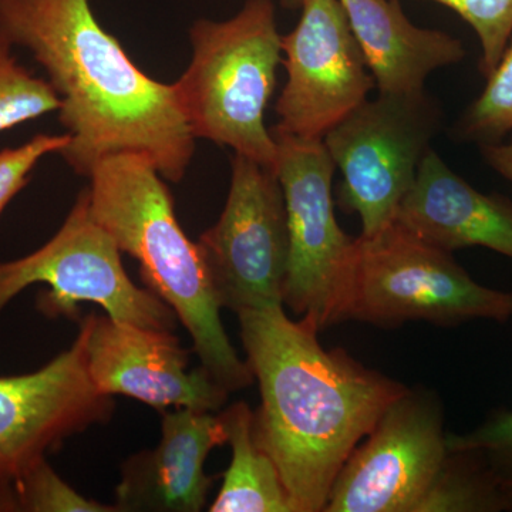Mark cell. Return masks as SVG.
Segmentation results:
<instances>
[{
	"instance_id": "obj_1",
	"label": "cell",
	"mask_w": 512,
	"mask_h": 512,
	"mask_svg": "<svg viewBox=\"0 0 512 512\" xmlns=\"http://www.w3.org/2000/svg\"><path fill=\"white\" fill-rule=\"evenodd\" d=\"M0 35L28 50L59 94V120L72 137L60 156L74 173L87 177L103 158L137 153L164 180H183L195 137L174 83L144 73L89 0H0Z\"/></svg>"
},
{
	"instance_id": "obj_2",
	"label": "cell",
	"mask_w": 512,
	"mask_h": 512,
	"mask_svg": "<svg viewBox=\"0 0 512 512\" xmlns=\"http://www.w3.org/2000/svg\"><path fill=\"white\" fill-rule=\"evenodd\" d=\"M259 383V446L274 460L295 512H323L336 477L407 387L320 345L319 329L284 305L238 313Z\"/></svg>"
},
{
	"instance_id": "obj_3",
	"label": "cell",
	"mask_w": 512,
	"mask_h": 512,
	"mask_svg": "<svg viewBox=\"0 0 512 512\" xmlns=\"http://www.w3.org/2000/svg\"><path fill=\"white\" fill-rule=\"evenodd\" d=\"M87 178L93 217L121 252L136 259L148 289L181 320L201 366L229 393L254 383L247 360L239 359L222 326L200 245L181 228L173 195L154 164L143 154H113Z\"/></svg>"
},
{
	"instance_id": "obj_4",
	"label": "cell",
	"mask_w": 512,
	"mask_h": 512,
	"mask_svg": "<svg viewBox=\"0 0 512 512\" xmlns=\"http://www.w3.org/2000/svg\"><path fill=\"white\" fill-rule=\"evenodd\" d=\"M190 40V66L174 87L192 136L275 171L278 141L265 124L282 63L274 2L247 0L234 18L197 20Z\"/></svg>"
},
{
	"instance_id": "obj_5",
	"label": "cell",
	"mask_w": 512,
	"mask_h": 512,
	"mask_svg": "<svg viewBox=\"0 0 512 512\" xmlns=\"http://www.w3.org/2000/svg\"><path fill=\"white\" fill-rule=\"evenodd\" d=\"M512 319V292L478 284L453 252L434 247L399 222L373 237H357L345 320L377 328L406 322L460 326Z\"/></svg>"
},
{
	"instance_id": "obj_6",
	"label": "cell",
	"mask_w": 512,
	"mask_h": 512,
	"mask_svg": "<svg viewBox=\"0 0 512 512\" xmlns=\"http://www.w3.org/2000/svg\"><path fill=\"white\" fill-rule=\"evenodd\" d=\"M121 254L93 217L83 190L55 237L32 254L0 262V313L30 285L45 284L37 308L50 318H76L80 303H96L117 322L173 332L177 315L156 293L131 281Z\"/></svg>"
},
{
	"instance_id": "obj_7",
	"label": "cell",
	"mask_w": 512,
	"mask_h": 512,
	"mask_svg": "<svg viewBox=\"0 0 512 512\" xmlns=\"http://www.w3.org/2000/svg\"><path fill=\"white\" fill-rule=\"evenodd\" d=\"M274 134L275 173L284 191L288 266L282 305L320 330L345 322L357 238L340 228L332 181L336 165L322 140Z\"/></svg>"
},
{
	"instance_id": "obj_8",
	"label": "cell",
	"mask_w": 512,
	"mask_h": 512,
	"mask_svg": "<svg viewBox=\"0 0 512 512\" xmlns=\"http://www.w3.org/2000/svg\"><path fill=\"white\" fill-rule=\"evenodd\" d=\"M443 119L440 104L426 92L377 94L323 137L342 173L338 204L359 215L362 237H373L396 221Z\"/></svg>"
},
{
	"instance_id": "obj_9",
	"label": "cell",
	"mask_w": 512,
	"mask_h": 512,
	"mask_svg": "<svg viewBox=\"0 0 512 512\" xmlns=\"http://www.w3.org/2000/svg\"><path fill=\"white\" fill-rule=\"evenodd\" d=\"M198 245L221 308L238 315L282 305L288 221L275 171L235 154L224 211Z\"/></svg>"
},
{
	"instance_id": "obj_10",
	"label": "cell",
	"mask_w": 512,
	"mask_h": 512,
	"mask_svg": "<svg viewBox=\"0 0 512 512\" xmlns=\"http://www.w3.org/2000/svg\"><path fill=\"white\" fill-rule=\"evenodd\" d=\"M447 437L439 399L407 389L346 461L323 512H416L446 461Z\"/></svg>"
},
{
	"instance_id": "obj_11",
	"label": "cell",
	"mask_w": 512,
	"mask_h": 512,
	"mask_svg": "<svg viewBox=\"0 0 512 512\" xmlns=\"http://www.w3.org/2000/svg\"><path fill=\"white\" fill-rule=\"evenodd\" d=\"M288 80L275 104V134L323 140L376 89L340 0H309L282 36Z\"/></svg>"
},
{
	"instance_id": "obj_12",
	"label": "cell",
	"mask_w": 512,
	"mask_h": 512,
	"mask_svg": "<svg viewBox=\"0 0 512 512\" xmlns=\"http://www.w3.org/2000/svg\"><path fill=\"white\" fill-rule=\"evenodd\" d=\"M113 412V397L90 379L79 330L69 349L36 372L0 377V476L16 480Z\"/></svg>"
},
{
	"instance_id": "obj_13",
	"label": "cell",
	"mask_w": 512,
	"mask_h": 512,
	"mask_svg": "<svg viewBox=\"0 0 512 512\" xmlns=\"http://www.w3.org/2000/svg\"><path fill=\"white\" fill-rule=\"evenodd\" d=\"M87 370L107 396H127L164 412L168 407L218 412L229 392L205 367L190 370V350L173 333L87 315L80 323Z\"/></svg>"
},
{
	"instance_id": "obj_14",
	"label": "cell",
	"mask_w": 512,
	"mask_h": 512,
	"mask_svg": "<svg viewBox=\"0 0 512 512\" xmlns=\"http://www.w3.org/2000/svg\"><path fill=\"white\" fill-rule=\"evenodd\" d=\"M160 443L126 460L116 488L117 512H198L217 478L205 463L228 443L221 414L194 409L163 412Z\"/></svg>"
},
{
	"instance_id": "obj_15",
	"label": "cell",
	"mask_w": 512,
	"mask_h": 512,
	"mask_svg": "<svg viewBox=\"0 0 512 512\" xmlns=\"http://www.w3.org/2000/svg\"><path fill=\"white\" fill-rule=\"evenodd\" d=\"M396 221L444 251L483 247L512 261V201L476 190L433 148L421 161Z\"/></svg>"
},
{
	"instance_id": "obj_16",
	"label": "cell",
	"mask_w": 512,
	"mask_h": 512,
	"mask_svg": "<svg viewBox=\"0 0 512 512\" xmlns=\"http://www.w3.org/2000/svg\"><path fill=\"white\" fill-rule=\"evenodd\" d=\"M377 94L426 92L427 77L460 63L466 49L457 37L413 25L399 0H340Z\"/></svg>"
},
{
	"instance_id": "obj_17",
	"label": "cell",
	"mask_w": 512,
	"mask_h": 512,
	"mask_svg": "<svg viewBox=\"0 0 512 512\" xmlns=\"http://www.w3.org/2000/svg\"><path fill=\"white\" fill-rule=\"evenodd\" d=\"M227 426L232 460L210 512H295L278 467L254 434V412L245 402L229 406Z\"/></svg>"
},
{
	"instance_id": "obj_18",
	"label": "cell",
	"mask_w": 512,
	"mask_h": 512,
	"mask_svg": "<svg viewBox=\"0 0 512 512\" xmlns=\"http://www.w3.org/2000/svg\"><path fill=\"white\" fill-rule=\"evenodd\" d=\"M512 510L504 481L483 454L450 451L439 476L416 512H500Z\"/></svg>"
},
{
	"instance_id": "obj_19",
	"label": "cell",
	"mask_w": 512,
	"mask_h": 512,
	"mask_svg": "<svg viewBox=\"0 0 512 512\" xmlns=\"http://www.w3.org/2000/svg\"><path fill=\"white\" fill-rule=\"evenodd\" d=\"M0 35V133L60 110L62 100L49 80L29 72Z\"/></svg>"
},
{
	"instance_id": "obj_20",
	"label": "cell",
	"mask_w": 512,
	"mask_h": 512,
	"mask_svg": "<svg viewBox=\"0 0 512 512\" xmlns=\"http://www.w3.org/2000/svg\"><path fill=\"white\" fill-rule=\"evenodd\" d=\"M487 80L454 127L458 137L478 146L503 141L512 130V42Z\"/></svg>"
},
{
	"instance_id": "obj_21",
	"label": "cell",
	"mask_w": 512,
	"mask_h": 512,
	"mask_svg": "<svg viewBox=\"0 0 512 512\" xmlns=\"http://www.w3.org/2000/svg\"><path fill=\"white\" fill-rule=\"evenodd\" d=\"M19 511L23 512H117L113 505L97 503L77 493L59 474L39 461L13 480Z\"/></svg>"
},
{
	"instance_id": "obj_22",
	"label": "cell",
	"mask_w": 512,
	"mask_h": 512,
	"mask_svg": "<svg viewBox=\"0 0 512 512\" xmlns=\"http://www.w3.org/2000/svg\"><path fill=\"white\" fill-rule=\"evenodd\" d=\"M461 16L473 28L481 46L480 72H494L512 36V0H431Z\"/></svg>"
},
{
	"instance_id": "obj_23",
	"label": "cell",
	"mask_w": 512,
	"mask_h": 512,
	"mask_svg": "<svg viewBox=\"0 0 512 512\" xmlns=\"http://www.w3.org/2000/svg\"><path fill=\"white\" fill-rule=\"evenodd\" d=\"M70 140L69 133L36 134L22 146L0 150V217L10 201L29 184L42 158L62 153Z\"/></svg>"
},
{
	"instance_id": "obj_24",
	"label": "cell",
	"mask_w": 512,
	"mask_h": 512,
	"mask_svg": "<svg viewBox=\"0 0 512 512\" xmlns=\"http://www.w3.org/2000/svg\"><path fill=\"white\" fill-rule=\"evenodd\" d=\"M447 446L450 451L483 454L494 473L512 483V412L500 410L470 433L448 434Z\"/></svg>"
},
{
	"instance_id": "obj_25",
	"label": "cell",
	"mask_w": 512,
	"mask_h": 512,
	"mask_svg": "<svg viewBox=\"0 0 512 512\" xmlns=\"http://www.w3.org/2000/svg\"><path fill=\"white\" fill-rule=\"evenodd\" d=\"M480 151L485 163L512 184V140L481 144Z\"/></svg>"
},
{
	"instance_id": "obj_26",
	"label": "cell",
	"mask_w": 512,
	"mask_h": 512,
	"mask_svg": "<svg viewBox=\"0 0 512 512\" xmlns=\"http://www.w3.org/2000/svg\"><path fill=\"white\" fill-rule=\"evenodd\" d=\"M15 483L8 477L0 476V512H18Z\"/></svg>"
},
{
	"instance_id": "obj_27",
	"label": "cell",
	"mask_w": 512,
	"mask_h": 512,
	"mask_svg": "<svg viewBox=\"0 0 512 512\" xmlns=\"http://www.w3.org/2000/svg\"><path fill=\"white\" fill-rule=\"evenodd\" d=\"M309 0H281L282 6L288 9H302Z\"/></svg>"
},
{
	"instance_id": "obj_28",
	"label": "cell",
	"mask_w": 512,
	"mask_h": 512,
	"mask_svg": "<svg viewBox=\"0 0 512 512\" xmlns=\"http://www.w3.org/2000/svg\"><path fill=\"white\" fill-rule=\"evenodd\" d=\"M505 493H507L508 498H510L512 503V483H504Z\"/></svg>"
}]
</instances>
